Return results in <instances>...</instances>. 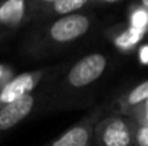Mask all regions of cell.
<instances>
[{"instance_id": "4", "label": "cell", "mask_w": 148, "mask_h": 146, "mask_svg": "<svg viewBox=\"0 0 148 146\" xmlns=\"http://www.w3.org/2000/svg\"><path fill=\"white\" fill-rule=\"evenodd\" d=\"M102 116V109H95L82 120L71 126L60 136L52 141L46 146H94L92 145V132L94 126Z\"/></svg>"}, {"instance_id": "12", "label": "cell", "mask_w": 148, "mask_h": 146, "mask_svg": "<svg viewBox=\"0 0 148 146\" xmlns=\"http://www.w3.org/2000/svg\"><path fill=\"white\" fill-rule=\"evenodd\" d=\"M52 1H53V0H29L30 9H32V14H39L40 10H42L43 7H46Z\"/></svg>"}, {"instance_id": "8", "label": "cell", "mask_w": 148, "mask_h": 146, "mask_svg": "<svg viewBox=\"0 0 148 146\" xmlns=\"http://www.w3.org/2000/svg\"><path fill=\"white\" fill-rule=\"evenodd\" d=\"M148 99V80L134 86L130 89L125 95L119 97L118 106H119V113L121 115H128L134 107L141 105Z\"/></svg>"}, {"instance_id": "7", "label": "cell", "mask_w": 148, "mask_h": 146, "mask_svg": "<svg viewBox=\"0 0 148 146\" xmlns=\"http://www.w3.org/2000/svg\"><path fill=\"white\" fill-rule=\"evenodd\" d=\"M32 16L29 0L0 1V33H6L22 26Z\"/></svg>"}, {"instance_id": "2", "label": "cell", "mask_w": 148, "mask_h": 146, "mask_svg": "<svg viewBox=\"0 0 148 146\" xmlns=\"http://www.w3.org/2000/svg\"><path fill=\"white\" fill-rule=\"evenodd\" d=\"M108 66V59L102 53H89L75 62L66 73V83L72 89H84L101 79Z\"/></svg>"}, {"instance_id": "1", "label": "cell", "mask_w": 148, "mask_h": 146, "mask_svg": "<svg viewBox=\"0 0 148 146\" xmlns=\"http://www.w3.org/2000/svg\"><path fill=\"white\" fill-rule=\"evenodd\" d=\"M135 122L127 115L101 116L92 132L94 146H135Z\"/></svg>"}, {"instance_id": "14", "label": "cell", "mask_w": 148, "mask_h": 146, "mask_svg": "<svg viewBox=\"0 0 148 146\" xmlns=\"http://www.w3.org/2000/svg\"><path fill=\"white\" fill-rule=\"evenodd\" d=\"M140 4H141L143 7L148 9V0H140Z\"/></svg>"}, {"instance_id": "3", "label": "cell", "mask_w": 148, "mask_h": 146, "mask_svg": "<svg viewBox=\"0 0 148 146\" xmlns=\"http://www.w3.org/2000/svg\"><path fill=\"white\" fill-rule=\"evenodd\" d=\"M91 27V19L82 13H69L59 16L46 32V37L50 43L55 45H68L79 37L85 36Z\"/></svg>"}, {"instance_id": "6", "label": "cell", "mask_w": 148, "mask_h": 146, "mask_svg": "<svg viewBox=\"0 0 148 146\" xmlns=\"http://www.w3.org/2000/svg\"><path fill=\"white\" fill-rule=\"evenodd\" d=\"M36 96L33 93L25 95L0 107V135L12 130L22 123L35 109Z\"/></svg>"}, {"instance_id": "13", "label": "cell", "mask_w": 148, "mask_h": 146, "mask_svg": "<svg viewBox=\"0 0 148 146\" xmlns=\"http://www.w3.org/2000/svg\"><path fill=\"white\" fill-rule=\"evenodd\" d=\"M118 1H122V0H91V3H105V4H109V3H118Z\"/></svg>"}, {"instance_id": "5", "label": "cell", "mask_w": 148, "mask_h": 146, "mask_svg": "<svg viewBox=\"0 0 148 146\" xmlns=\"http://www.w3.org/2000/svg\"><path fill=\"white\" fill-rule=\"evenodd\" d=\"M43 76V70H33L20 73L10 80H6V83L0 88V107L25 95L32 93L39 86Z\"/></svg>"}, {"instance_id": "9", "label": "cell", "mask_w": 148, "mask_h": 146, "mask_svg": "<svg viewBox=\"0 0 148 146\" xmlns=\"http://www.w3.org/2000/svg\"><path fill=\"white\" fill-rule=\"evenodd\" d=\"M91 0H53L46 7L40 10L45 16H63L69 13H75L85 6H88Z\"/></svg>"}, {"instance_id": "10", "label": "cell", "mask_w": 148, "mask_h": 146, "mask_svg": "<svg viewBox=\"0 0 148 146\" xmlns=\"http://www.w3.org/2000/svg\"><path fill=\"white\" fill-rule=\"evenodd\" d=\"M144 36H145V30L144 29L130 27V29H125L124 32H121L114 39V42L119 49H127L131 48V46H135Z\"/></svg>"}, {"instance_id": "11", "label": "cell", "mask_w": 148, "mask_h": 146, "mask_svg": "<svg viewBox=\"0 0 148 146\" xmlns=\"http://www.w3.org/2000/svg\"><path fill=\"white\" fill-rule=\"evenodd\" d=\"M127 116H130L135 123L148 126V99L145 102H143L141 105H138L137 107H134Z\"/></svg>"}]
</instances>
